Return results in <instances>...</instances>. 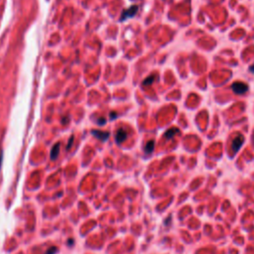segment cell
I'll list each match as a JSON object with an SVG mask.
<instances>
[{
  "mask_svg": "<svg viewBox=\"0 0 254 254\" xmlns=\"http://www.w3.org/2000/svg\"><path fill=\"white\" fill-rule=\"evenodd\" d=\"M231 90H232V91L234 93H236V95H243V93H245L248 91V86L243 83L236 82V83H232Z\"/></svg>",
  "mask_w": 254,
  "mask_h": 254,
  "instance_id": "6da1fadb",
  "label": "cell"
},
{
  "mask_svg": "<svg viewBox=\"0 0 254 254\" xmlns=\"http://www.w3.org/2000/svg\"><path fill=\"white\" fill-rule=\"evenodd\" d=\"M138 10V6L136 5H133L131 7H129L128 9L126 10H124L122 12V15L121 17H120V21H124V20H126L127 18H130V17H133L135 14H136V12Z\"/></svg>",
  "mask_w": 254,
  "mask_h": 254,
  "instance_id": "7a4b0ae2",
  "label": "cell"
},
{
  "mask_svg": "<svg viewBox=\"0 0 254 254\" xmlns=\"http://www.w3.org/2000/svg\"><path fill=\"white\" fill-rule=\"evenodd\" d=\"M244 142V137L242 135H237L234 139L232 140V143H231V149H232L233 153H236L240 149V147L242 146Z\"/></svg>",
  "mask_w": 254,
  "mask_h": 254,
  "instance_id": "3957f363",
  "label": "cell"
},
{
  "mask_svg": "<svg viewBox=\"0 0 254 254\" xmlns=\"http://www.w3.org/2000/svg\"><path fill=\"white\" fill-rule=\"evenodd\" d=\"M92 135L95 136L97 139H99L101 141H105L109 137V132L105 131H99V130H92L91 131Z\"/></svg>",
  "mask_w": 254,
  "mask_h": 254,
  "instance_id": "277c9868",
  "label": "cell"
},
{
  "mask_svg": "<svg viewBox=\"0 0 254 254\" xmlns=\"http://www.w3.org/2000/svg\"><path fill=\"white\" fill-rule=\"evenodd\" d=\"M127 138V133L125 130H123V129H119L116 133V136H115V140L118 144H120L121 142H123L124 140H126Z\"/></svg>",
  "mask_w": 254,
  "mask_h": 254,
  "instance_id": "5b68a950",
  "label": "cell"
},
{
  "mask_svg": "<svg viewBox=\"0 0 254 254\" xmlns=\"http://www.w3.org/2000/svg\"><path fill=\"white\" fill-rule=\"evenodd\" d=\"M60 146H61L60 143H56L54 145V147L52 148V151H51V159L52 160L57 159L58 155H59V152H60Z\"/></svg>",
  "mask_w": 254,
  "mask_h": 254,
  "instance_id": "8992f818",
  "label": "cell"
},
{
  "mask_svg": "<svg viewBox=\"0 0 254 254\" xmlns=\"http://www.w3.org/2000/svg\"><path fill=\"white\" fill-rule=\"evenodd\" d=\"M177 133H179V129H177V128H171V129H169V130L165 133V137L167 138V139H171V138L177 134Z\"/></svg>",
  "mask_w": 254,
  "mask_h": 254,
  "instance_id": "52a82bcc",
  "label": "cell"
},
{
  "mask_svg": "<svg viewBox=\"0 0 254 254\" xmlns=\"http://www.w3.org/2000/svg\"><path fill=\"white\" fill-rule=\"evenodd\" d=\"M154 146H155V142H154L153 140L149 141L148 143L146 144V146H145V152H146L147 154L152 153L153 150H154Z\"/></svg>",
  "mask_w": 254,
  "mask_h": 254,
  "instance_id": "ba28073f",
  "label": "cell"
},
{
  "mask_svg": "<svg viewBox=\"0 0 254 254\" xmlns=\"http://www.w3.org/2000/svg\"><path fill=\"white\" fill-rule=\"evenodd\" d=\"M154 79H155V75H151V77L147 78L143 82V86H150V84L154 82Z\"/></svg>",
  "mask_w": 254,
  "mask_h": 254,
  "instance_id": "9c48e42d",
  "label": "cell"
},
{
  "mask_svg": "<svg viewBox=\"0 0 254 254\" xmlns=\"http://www.w3.org/2000/svg\"><path fill=\"white\" fill-rule=\"evenodd\" d=\"M57 251H58V248L55 247V246H52V247H50L48 249L45 254H56Z\"/></svg>",
  "mask_w": 254,
  "mask_h": 254,
  "instance_id": "30bf717a",
  "label": "cell"
},
{
  "mask_svg": "<svg viewBox=\"0 0 254 254\" xmlns=\"http://www.w3.org/2000/svg\"><path fill=\"white\" fill-rule=\"evenodd\" d=\"M73 141H74V137L72 136V137H71V139H70V142H69L68 146H67V149H70L71 148V146H72V144H73Z\"/></svg>",
  "mask_w": 254,
  "mask_h": 254,
  "instance_id": "8fae6325",
  "label": "cell"
},
{
  "mask_svg": "<svg viewBox=\"0 0 254 254\" xmlns=\"http://www.w3.org/2000/svg\"><path fill=\"white\" fill-rule=\"evenodd\" d=\"M116 112H110V118L111 119H114V118H116Z\"/></svg>",
  "mask_w": 254,
  "mask_h": 254,
  "instance_id": "7c38bea8",
  "label": "cell"
},
{
  "mask_svg": "<svg viewBox=\"0 0 254 254\" xmlns=\"http://www.w3.org/2000/svg\"><path fill=\"white\" fill-rule=\"evenodd\" d=\"M104 123H105V119H104V118H100V119H99V124H101V125H103Z\"/></svg>",
  "mask_w": 254,
  "mask_h": 254,
  "instance_id": "4fadbf2b",
  "label": "cell"
},
{
  "mask_svg": "<svg viewBox=\"0 0 254 254\" xmlns=\"http://www.w3.org/2000/svg\"><path fill=\"white\" fill-rule=\"evenodd\" d=\"M249 71H250L251 73H254V64L252 66H250V68H249Z\"/></svg>",
  "mask_w": 254,
  "mask_h": 254,
  "instance_id": "5bb4252c",
  "label": "cell"
},
{
  "mask_svg": "<svg viewBox=\"0 0 254 254\" xmlns=\"http://www.w3.org/2000/svg\"><path fill=\"white\" fill-rule=\"evenodd\" d=\"M73 242H74V241H73V239L69 240V244H70V245H72V244H73Z\"/></svg>",
  "mask_w": 254,
  "mask_h": 254,
  "instance_id": "9a60e30c",
  "label": "cell"
},
{
  "mask_svg": "<svg viewBox=\"0 0 254 254\" xmlns=\"http://www.w3.org/2000/svg\"><path fill=\"white\" fill-rule=\"evenodd\" d=\"M253 140H254V135H253Z\"/></svg>",
  "mask_w": 254,
  "mask_h": 254,
  "instance_id": "2e32d148",
  "label": "cell"
}]
</instances>
